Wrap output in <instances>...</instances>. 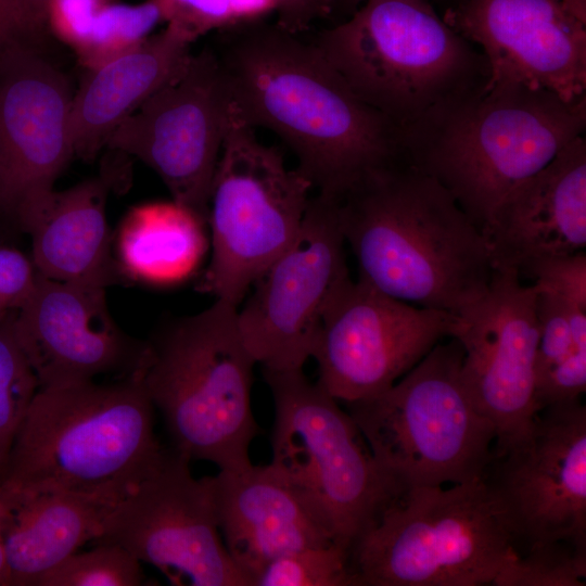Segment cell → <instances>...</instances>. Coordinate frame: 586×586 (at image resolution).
Segmentation results:
<instances>
[{"label": "cell", "mask_w": 586, "mask_h": 586, "mask_svg": "<svg viewBox=\"0 0 586 586\" xmlns=\"http://www.w3.org/2000/svg\"><path fill=\"white\" fill-rule=\"evenodd\" d=\"M153 415L139 373L38 388L0 484L66 491L112 507L164 454Z\"/></svg>", "instance_id": "277c9868"}, {"label": "cell", "mask_w": 586, "mask_h": 586, "mask_svg": "<svg viewBox=\"0 0 586 586\" xmlns=\"http://www.w3.org/2000/svg\"><path fill=\"white\" fill-rule=\"evenodd\" d=\"M22 36L40 33L52 15L53 0H14Z\"/></svg>", "instance_id": "e575fe53"}, {"label": "cell", "mask_w": 586, "mask_h": 586, "mask_svg": "<svg viewBox=\"0 0 586 586\" xmlns=\"http://www.w3.org/2000/svg\"><path fill=\"white\" fill-rule=\"evenodd\" d=\"M537 291L515 270L495 268L487 293L460 316L463 327L455 339L463 348L462 382L497 431L494 448L521 435L538 412Z\"/></svg>", "instance_id": "2e32d148"}, {"label": "cell", "mask_w": 586, "mask_h": 586, "mask_svg": "<svg viewBox=\"0 0 586 586\" xmlns=\"http://www.w3.org/2000/svg\"><path fill=\"white\" fill-rule=\"evenodd\" d=\"M73 95L65 76L24 39L0 50V211L16 209L54 190L74 156Z\"/></svg>", "instance_id": "ac0fdd59"}, {"label": "cell", "mask_w": 586, "mask_h": 586, "mask_svg": "<svg viewBox=\"0 0 586 586\" xmlns=\"http://www.w3.org/2000/svg\"><path fill=\"white\" fill-rule=\"evenodd\" d=\"M253 586H358L349 553L332 543L307 547L268 563Z\"/></svg>", "instance_id": "f546056e"}, {"label": "cell", "mask_w": 586, "mask_h": 586, "mask_svg": "<svg viewBox=\"0 0 586 586\" xmlns=\"http://www.w3.org/2000/svg\"><path fill=\"white\" fill-rule=\"evenodd\" d=\"M237 308L215 298L202 311L168 322L146 340L139 371L173 448L219 470L251 464L259 431L251 405L256 362L241 337Z\"/></svg>", "instance_id": "8992f818"}, {"label": "cell", "mask_w": 586, "mask_h": 586, "mask_svg": "<svg viewBox=\"0 0 586 586\" xmlns=\"http://www.w3.org/2000/svg\"><path fill=\"white\" fill-rule=\"evenodd\" d=\"M141 562L127 549L110 542L71 555L47 572L37 586H140L146 584Z\"/></svg>", "instance_id": "f1b7e54d"}, {"label": "cell", "mask_w": 586, "mask_h": 586, "mask_svg": "<svg viewBox=\"0 0 586 586\" xmlns=\"http://www.w3.org/2000/svg\"><path fill=\"white\" fill-rule=\"evenodd\" d=\"M193 40L168 23L163 31L93 67L72 100L74 155L92 160L126 117L182 72L192 55Z\"/></svg>", "instance_id": "7402d4cb"}, {"label": "cell", "mask_w": 586, "mask_h": 586, "mask_svg": "<svg viewBox=\"0 0 586 586\" xmlns=\"http://www.w3.org/2000/svg\"><path fill=\"white\" fill-rule=\"evenodd\" d=\"M313 186L260 142L230 98L206 225L211 256L199 290L237 307L296 237Z\"/></svg>", "instance_id": "30bf717a"}, {"label": "cell", "mask_w": 586, "mask_h": 586, "mask_svg": "<svg viewBox=\"0 0 586 586\" xmlns=\"http://www.w3.org/2000/svg\"><path fill=\"white\" fill-rule=\"evenodd\" d=\"M275 405L270 464L348 553L404 492L348 412L302 370H264Z\"/></svg>", "instance_id": "9c48e42d"}, {"label": "cell", "mask_w": 586, "mask_h": 586, "mask_svg": "<svg viewBox=\"0 0 586 586\" xmlns=\"http://www.w3.org/2000/svg\"><path fill=\"white\" fill-rule=\"evenodd\" d=\"M218 31L212 48L235 109L286 144L317 193L337 196L405 158L403 131L359 99L310 40L266 18Z\"/></svg>", "instance_id": "6da1fadb"}, {"label": "cell", "mask_w": 586, "mask_h": 586, "mask_svg": "<svg viewBox=\"0 0 586 586\" xmlns=\"http://www.w3.org/2000/svg\"><path fill=\"white\" fill-rule=\"evenodd\" d=\"M518 552L515 533L484 476L403 492L353 546L358 586L493 585Z\"/></svg>", "instance_id": "52a82bcc"}, {"label": "cell", "mask_w": 586, "mask_h": 586, "mask_svg": "<svg viewBox=\"0 0 586 586\" xmlns=\"http://www.w3.org/2000/svg\"><path fill=\"white\" fill-rule=\"evenodd\" d=\"M586 99L512 80L480 92L403 132L405 158L436 179L470 219L485 227L500 202L584 136Z\"/></svg>", "instance_id": "3957f363"}, {"label": "cell", "mask_w": 586, "mask_h": 586, "mask_svg": "<svg viewBox=\"0 0 586 586\" xmlns=\"http://www.w3.org/2000/svg\"><path fill=\"white\" fill-rule=\"evenodd\" d=\"M12 326L39 388L95 381L103 374L133 375L146 356V341L127 334L114 320L103 286L39 273Z\"/></svg>", "instance_id": "e0dca14e"}, {"label": "cell", "mask_w": 586, "mask_h": 586, "mask_svg": "<svg viewBox=\"0 0 586 586\" xmlns=\"http://www.w3.org/2000/svg\"><path fill=\"white\" fill-rule=\"evenodd\" d=\"M562 8L574 18L586 24V0H558Z\"/></svg>", "instance_id": "74e56055"}, {"label": "cell", "mask_w": 586, "mask_h": 586, "mask_svg": "<svg viewBox=\"0 0 586 586\" xmlns=\"http://www.w3.org/2000/svg\"><path fill=\"white\" fill-rule=\"evenodd\" d=\"M230 94L212 47L149 97L111 133L105 146L139 158L171 201L206 224L211 187L226 129Z\"/></svg>", "instance_id": "5bb4252c"}, {"label": "cell", "mask_w": 586, "mask_h": 586, "mask_svg": "<svg viewBox=\"0 0 586 586\" xmlns=\"http://www.w3.org/2000/svg\"><path fill=\"white\" fill-rule=\"evenodd\" d=\"M110 508L66 491L0 484L10 586H37L47 572L95 542Z\"/></svg>", "instance_id": "cb8c5ba5"}, {"label": "cell", "mask_w": 586, "mask_h": 586, "mask_svg": "<svg viewBox=\"0 0 586 586\" xmlns=\"http://www.w3.org/2000/svg\"><path fill=\"white\" fill-rule=\"evenodd\" d=\"M366 0H328L330 15L341 21L351 16ZM339 21V22H341Z\"/></svg>", "instance_id": "8d00e7d4"}, {"label": "cell", "mask_w": 586, "mask_h": 586, "mask_svg": "<svg viewBox=\"0 0 586 586\" xmlns=\"http://www.w3.org/2000/svg\"><path fill=\"white\" fill-rule=\"evenodd\" d=\"M537 290L535 402L542 410L581 399L586 391V307L539 285Z\"/></svg>", "instance_id": "484cf974"}, {"label": "cell", "mask_w": 586, "mask_h": 586, "mask_svg": "<svg viewBox=\"0 0 586 586\" xmlns=\"http://www.w3.org/2000/svg\"><path fill=\"white\" fill-rule=\"evenodd\" d=\"M463 319L416 306L352 278L329 304L313 358L317 383L346 404L375 396L411 370L444 337H456Z\"/></svg>", "instance_id": "4fadbf2b"}, {"label": "cell", "mask_w": 586, "mask_h": 586, "mask_svg": "<svg viewBox=\"0 0 586 586\" xmlns=\"http://www.w3.org/2000/svg\"><path fill=\"white\" fill-rule=\"evenodd\" d=\"M163 17L194 39L206 31L235 24L230 0H156Z\"/></svg>", "instance_id": "1f68e13d"}, {"label": "cell", "mask_w": 586, "mask_h": 586, "mask_svg": "<svg viewBox=\"0 0 586 586\" xmlns=\"http://www.w3.org/2000/svg\"><path fill=\"white\" fill-rule=\"evenodd\" d=\"M38 271L16 249L0 247V321L15 314L31 295Z\"/></svg>", "instance_id": "d6a6232c"}, {"label": "cell", "mask_w": 586, "mask_h": 586, "mask_svg": "<svg viewBox=\"0 0 586 586\" xmlns=\"http://www.w3.org/2000/svg\"><path fill=\"white\" fill-rule=\"evenodd\" d=\"M15 39H24L14 0H0V50Z\"/></svg>", "instance_id": "d590c367"}, {"label": "cell", "mask_w": 586, "mask_h": 586, "mask_svg": "<svg viewBox=\"0 0 586 586\" xmlns=\"http://www.w3.org/2000/svg\"><path fill=\"white\" fill-rule=\"evenodd\" d=\"M523 276L531 278L539 286L586 307L585 251L539 262L531 266Z\"/></svg>", "instance_id": "4dcf8cb0"}, {"label": "cell", "mask_w": 586, "mask_h": 586, "mask_svg": "<svg viewBox=\"0 0 586 586\" xmlns=\"http://www.w3.org/2000/svg\"><path fill=\"white\" fill-rule=\"evenodd\" d=\"M107 191V183L94 178L17 208L14 217L30 237V258L41 276L103 288L116 282Z\"/></svg>", "instance_id": "603a6c76"}, {"label": "cell", "mask_w": 586, "mask_h": 586, "mask_svg": "<svg viewBox=\"0 0 586 586\" xmlns=\"http://www.w3.org/2000/svg\"><path fill=\"white\" fill-rule=\"evenodd\" d=\"M189 463L165 449L155 468L110 508L95 542L120 545L174 585L252 586L221 539L213 476H193Z\"/></svg>", "instance_id": "7c38bea8"}, {"label": "cell", "mask_w": 586, "mask_h": 586, "mask_svg": "<svg viewBox=\"0 0 586 586\" xmlns=\"http://www.w3.org/2000/svg\"><path fill=\"white\" fill-rule=\"evenodd\" d=\"M345 244L336 200L311 196L292 243L237 308L241 337L264 370H302L313 357L324 313L351 279Z\"/></svg>", "instance_id": "8fae6325"}, {"label": "cell", "mask_w": 586, "mask_h": 586, "mask_svg": "<svg viewBox=\"0 0 586 586\" xmlns=\"http://www.w3.org/2000/svg\"><path fill=\"white\" fill-rule=\"evenodd\" d=\"M482 232L493 268L513 269L521 278L539 262L585 251V137L507 194Z\"/></svg>", "instance_id": "ffe728a7"}, {"label": "cell", "mask_w": 586, "mask_h": 586, "mask_svg": "<svg viewBox=\"0 0 586 586\" xmlns=\"http://www.w3.org/2000/svg\"><path fill=\"white\" fill-rule=\"evenodd\" d=\"M333 198L358 278L379 291L459 317L487 293L494 268L483 232L406 158Z\"/></svg>", "instance_id": "7a4b0ae2"}, {"label": "cell", "mask_w": 586, "mask_h": 586, "mask_svg": "<svg viewBox=\"0 0 586 586\" xmlns=\"http://www.w3.org/2000/svg\"><path fill=\"white\" fill-rule=\"evenodd\" d=\"M493 585L585 586L586 548L565 540L530 545L507 561Z\"/></svg>", "instance_id": "83f0119b"}, {"label": "cell", "mask_w": 586, "mask_h": 586, "mask_svg": "<svg viewBox=\"0 0 586 586\" xmlns=\"http://www.w3.org/2000/svg\"><path fill=\"white\" fill-rule=\"evenodd\" d=\"M277 21L283 28L301 34L319 18L330 15L328 0H273Z\"/></svg>", "instance_id": "836d02e7"}, {"label": "cell", "mask_w": 586, "mask_h": 586, "mask_svg": "<svg viewBox=\"0 0 586 586\" xmlns=\"http://www.w3.org/2000/svg\"><path fill=\"white\" fill-rule=\"evenodd\" d=\"M485 477L508 512L517 547L565 540L586 548L585 405L576 399L539 410L521 435L494 448Z\"/></svg>", "instance_id": "9a60e30c"}, {"label": "cell", "mask_w": 586, "mask_h": 586, "mask_svg": "<svg viewBox=\"0 0 586 586\" xmlns=\"http://www.w3.org/2000/svg\"><path fill=\"white\" fill-rule=\"evenodd\" d=\"M13 316L0 321V482L17 432L39 388L15 337Z\"/></svg>", "instance_id": "4316f807"}, {"label": "cell", "mask_w": 586, "mask_h": 586, "mask_svg": "<svg viewBox=\"0 0 586 586\" xmlns=\"http://www.w3.org/2000/svg\"><path fill=\"white\" fill-rule=\"evenodd\" d=\"M355 94L403 132L483 90V52L430 0H366L310 40Z\"/></svg>", "instance_id": "5b68a950"}, {"label": "cell", "mask_w": 586, "mask_h": 586, "mask_svg": "<svg viewBox=\"0 0 586 586\" xmlns=\"http://www.w3.org/2000/svg\"><path fill=\"white\" fill-rule=\"evenodd\" d=\"M437 343L386 391L346 404L381 468L406 489L485 476L497 431L461 378L463 348Z\"/></svg>", "instance_id": "ba28073f"}, {"label": "cell", "mask_w": 586, "mask_h": 586, "mask_svg": "<svg viewBox=\"0 0 586 586\" xmlns=\"http://www.w3.org/2000/svg\"><path fill=\"white\" fill-rule=\"evenodd\" d=\"M205 225L174 201L133 207L113 237L119 275L151 285L184 280L204 254Z\"/></svg>", "instance_id": "d4e9b609"}, {"label": "cell", "mask_w": 586, "mask_h": 586, "mask_svg": "<svg viewBox=\"0 0 586 586\" xmlns=\"http://www.w3.org/2000/svg\"><path fill=\"white\" fill-rule=\"evenodd\" d=\"M0 586H10V575L7 561V555L2 538L1 525H0Z\"/></svg>", "instance_id": "f35d334b"}, {"label": "cell", "mask_w": 586, "mask_h": 586, "mask_svg": "<svg viewBox=\"0 0 586 586\" xmlns=\"http://www.w3.org/2000/svg\"><path fill=\"white\" fill-rule=\"evenodd\" d=\"M213 491L224 544L252 586L254 577L275 559L334 543L270 463L219 470L213 475Z\"/></svg>", "instance_id": "44dd1931"}, {"label": "cell", "mask_w": 586, "mask_h": 586, "mask_svg": "<svg viewBox=\"0 0 586 586\" xmlns=\"http://www.w3.org/2000/svg\"><path fill=\"white\" fill-rule=\"evenodd\" d=\"M443 18L483 52L492 80L586 99V24L558 0H455Z\"/></svg>", "instance_id": "d6986e66"}]
</instances>
